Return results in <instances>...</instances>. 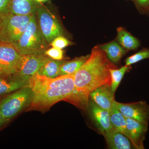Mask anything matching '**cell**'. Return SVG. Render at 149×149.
Masks as SVG:
<instances>
[{
  "label": "cell",
  "mask_w": 149,
  "mask_h": 149,
  "mask_svg": "<svg viewBox=\"0 0 149 149\" xmlns=\"http://www.w3.org/2000/svg\"><path fill=\"white\" fill-rule=\"evenodd\" d=\"M37 22L40 30L49 44L56 38L63 35V30L58 20L52 13L42 4L36 11Z\"/></svg>",
  "instance_id": "cell-6"
},
{
  "label": "cell",
  "mask_w": 149,
  "mask_h": 149,
  "mask_svg": "<svg viewBox=\"0 0 149 149\" xmlns=\"http://www.w3.org/2000/svg\"><path fill=\"white\" fill-rule=\"evenodd\" d=\"M87 108H88L91 118L102 135L106 132L113 130L109 112L98 106L91 100H89Z\"/></svg>",
  "instance_id": "cell-12"
},
{
  "label": "cell",
  "mask_w": 149,
  "mask_h": 149,
  "mask_svg": "<svg viewBox=\"0 0 149 149\" xmlns=\"http://www.w3.org/2000/svg\"><path fill=\"white\" fill-rule=\"evenodd\" d=\"M118 109L125 118H130L148 125L149 120V105L145 101L131 103H121L115 101Z\"/></svg>",
  "instance_id": "cell-8"
},
{
  "label": "cell",
  "mask_w": 149,
  "mask_h": 149,
  "mask_svg": "<svg viewBox=\"0 0 149 149\" xmlns=\"http://www.w3.org/2000/svg\"><path fill=\"white\" fill-rule=\"evenodd\" d=\"M149 58V48L141 50L135 54L128 57L125 60V65L130 66L145 59Z\"/></svg>",
  "instance_id": "cell-22"
},
{
  "label": "cell",
  "mask_w": 149,
  "mask_h": 149,
  "mask_svg": "<svg viewBox=\"0 0 149 149\" xmlns=\"http://www.w3.org/2000/svg\"><path fill=\"white\" fill-rule=\"evenodd\" d=\"M28 86L33 90L34 97L27 111H45L71 95L74 88V74L51 78L37 73L30 77Z\"/></svg>",
  "instance_id": "cell-2"
},
{
  "label": "cell",
  "mask_w": 149,
  "mask_h": 149,
  "mask_svg": "<svg viewBox=\"0 0 149 149\" xmlns=\"http://www.w3.org/2000/svg\"><path fill=\"white\" fill-rule=\"evenodd\" d=\"M34 92L31 87L26 86L21 88L0 101V111L6 122L32 103Z\"/></svg>",
  "instance_id": "cell-4"
},
{
  "label": "cell",
  "mask_w": 149,
  "mask_h": 149,
  "mask_svg": "<svg viewBox=\"0 0 149 149\" xmlns=\"http://www.w3.org/2000/svg\"><path fill=\"white\" fill-rule=\"evenodd\" d=\"M114 94L111 91V85L106 84L91 92L89 98L98 106L109 112L115 101Z\"/></svg>",
  "instance_id": "cell-13"
},
{
  "label": "cell",
  "mask_w": 149,
  "mask_h": 149,
  "mask_svg": "<svg viewBox=\"0 0 149 149\" xmlns=\"http://www.w3.org/2000/svg\"><path fill=\"white\" fill-rule=\"evenodd\" d=\"M103 135L110 149L134 148V147L130 140L122 133L112 130L106 132Z\"/></svg>",
  "instance_id": "cell-14"
},
{
  "label": "cell",
  "mask_w": 149,
  "mask_h": 149,
  "mask_svg": "<svg viewBox=\"0 0 149 149\" xmlns=\"http://www.w3.org/2000/svg\"><path fill=\"white\" fill-rule=\"evenodd\" d=\"M64 61L56 60L48 56L37 73L49 78H55L60 76V68Z\"/></svg>",
  "instance_id": "cell-18"
},
{
  "label": "cell",
  "mask_w": 149,
  "mask_h": 149,
  "mask_svg": "<svg viewBox=\"0 0 149 149\" xmlns=\"http://www.w3.org/2000/svg\"><path fill=\"white\" fill-rule=\"evenodd\" d=\"M48 56L42 55H22L20 56L16 73L31 77L37 73Z\"/></svg>",
  "instance_id": "cell-9"
},
{
  "label": "cell",
  "mask_w": 149,
  "mask_h": 149,
  "mask_svg": "<svg viewBox=\"0 0 149 149\" xmlns=\"http://www.w3.org/2000/svg\"><path fill=\"white\" fill-rule=\"evenodd\" d=\"M45 54L54 60L60 61L63 58V52L61 49L53 47L46 50Z\"/></svg>",
  "instance_id": "cell-24"
},
{
  "label": "cell",
  "mask_w": 149,
  "mask_h": 149,
  "mask_svg": "<svg viewBox=\"0 0 149 149\" xmlns=\"http://www.w3.org/2000/svg\"><path fill=\"white\" fill-rule=\"evenodd\" d=\"M6 121L3 117L2 115L1 114V111H0V127L2 125H3L4 124L6 123Z\"/></svg>",
  "instance_id": "cell-27"
},
{
  "label": "cell",
  "mask_w": 149,
  "mask_h": 149,
  "mask_svg": "<svg viewBox=\"0 0 149 149\" xmlns=\"http://www.w3.org/2000/svg\"><path fill=\"white\" fill-rule=\"evenodd\" d=\"M148 8V10L149 11V5L148 6V8Z\"/></svg>",
  "instance_id": "cell-29"
},
{
  "label": "cell",
  "mask_w": 149,
  "mask_h": 149,
  "mask_svg": "<svg viewBox=\"0 0 149 149\" xmlns=\"http://www.w3.org/2000/svg\"><path fill=\"white\" fill-rule=\"evenodd\" d=\"M130 66L125 65L119 69L113 68L110 69V72L111 80V91L113 93H115L117 90L118 87L119 86L124 74L130 69Z\"/></svg>",
  "instance_id": "cell-21"
},
{
  "label": "cell",
  "mask_w": 149,
  "mask_h": 149,
  "mask_svg": "<svg viewBox=\"0 0 149 149\" xmlns=\"http://www.w3.org/2000/svg\"><path fill=\"white\" fill-rule=\"evenodd\" d=\"M30 77L17 73L11 75L0 74V97L28 86Z\"/></svg>",
  "instance_id": "cell-10"
},
{
  "label": "cell",
  "mask_w": 149,
  "mask_h": 149,
  "mask_svg": "<svg viewBox=\"0 0 149 149\" xmlns=\"http://www.w3.org/2000/svg\"><path fill=\"white\" fill-rule=\"evenodd\" d=\"M11 0H0V15L10 13Z\"/></svg>",
  "instance_id": "cell-25"
},
{
  "label": "cell",
  "mask_w": 149,
  "mask_h": 149,
  "mask_svg": "<svg viewBox=\"0 0 149 149\" xmlns=\"http://www.w3.org/2000/svg\"><path fill=\"white\" fill-rule=\"evenodd\" d=\"M90 56H82L70 61H64L60 68V76L74 74L88 61Z\"/></svg>",
  "instance_id": "cell-20"
},
{
  "label": "cell",
  "mask_w": 149,
  "mask_h": 149,
  "mask_svg": "<svg viewBox=\"0 0 149 149\" xmlns=\"http://www.w3.org/2000/svg\"><path fill=\"white\" fill-rule=\"evenodd\" d=\"M117 68L99 46L92 49L88 61L74 74V88L65 100L81 109L88 107L90 94L102 85H111L110 70Z\"/></svg>",
  "instance_id": "cell-1"
},
{
  "label": "cell",
  "mask_w": 149,
  "mask_h": 149,
  "mask_svg": "<svg viewBox=\"0 0 149 149\" xmlns=\"http://www.w3.org/2000/svg\"><path fill=\"white\" fill-rule=\"evenodd\" d=\"M70 45V42L63 36L56 37L50 44L53 47L61 49Z\"/></svg>",
  "instance_id": "cell-23"
},
{
  "label": "cell",
  "mask_w": 149,
  "mask_h": 149,
  "mask_svg": "<svg viewBox=\"0 0 149 149\" xmlns=\"http://www.w3.org/2000/svg\"><path fill=\"white\" fill-rule=\"evenodd\" d=\"M137 3L142 7L148 8L149 5V0H136Z\"/></svg>",
  "instance_id": "cell-26"
},
{
  "label": "cell",
  "mask_w": 149,
  "mask_h": 149,
  "mask_svg": "<svg viewBox=\"0 0 149 149\" xmlns=\"http://www.w3.org/2000/svg\"><path fill=\"white\" fill-rule=\"evenodd\" d=\"M126 118L127 137L134 148L144 149V141L148 131V125L130 118Z\"/></svg>",
  "instance_id": "cell-11"
},
{
  "label": "cell",
  "mask_w": 149,
  "mask_h": 149,
  "mask_svg": "<svg viewBox=\"0 0 149 149\" xmlns=\"http://www.w3.org/2000/svg\"><path fill=\"white\" fill-rule=\"evenodd\" d=\"M99 46L106 54L110 61L114 64L119 62L126 52V49L116 41H112Z\"/></svg>",
  "instance_id": "cell-16"
},
{
  "label": "cell",
  "mask_w": 149,
  "mask_h": 149,
  "mask_svg": "<svg viewBox=\"0 0 149 149\" xmlns=\"http://www.w3.org/2000/svg\"><path fill=\"white\" fill-rule=\"evenodd\" d=\"M115 101L109 112L113 129L127 137L126 118L116 106Z\"/></svg>",
  "instance_id": "cell-19"
},
{
  "label": "cell",
  "mask_w": 149,
  "mask_h": 149,
  "mask_svg": "<svg viewBox=\"0 0 149 149\" xmlns=\"http://www.w3.org/2000/svg\"><path fill=\"white\" fill-rule=\"evenodd\" d=\"M39 5L35 0H11L10 13L19 15H31L36 13Z\"/></svg>",
  "instance_id": "cell-15"
},
{
  "label": "cell",
  "mask_w": 149,
  "mask_h": 149,
  "mask_svg": "<svg viewBox=\"0 0 149 149\" xmlns=\"http://www.w3.org/2000/svg\"><path fill=\"white\" fill-rule=\"evenodd\" d=\"M48 0H35V2L38 4H42V3L45 2Z\"/></svg>",
  "instance_id": "cell-28"
},
{
  "label": "cell",
  "mask_w": 149,
  "mask_h": 149,
  "mask_svg": "<svg viewBox=\"0 0 149 149\" xmlns=\"http://www.w3.org/2000/svg\"><path fill=\"white\" fill-rule=\"evenodd\" d=\"M20 55H42L49 43L43 36L37 22L36 13L31 15L27 28L18 40L12 44Z\"/></svg>",
  "instance_id": "cell-3"
},
{
  "label": "cell",
  "mask_w": 149,
  "mask_h": 149,
  "mask_svg": "<svg viewBox=\"0 0 149 149\" xmlns=\"http://www.w3.org/2000/svg\"><path fill=\"white\" fill-rule=\"evenodd\" d=\"M21 55L11 44L0 42V74L16 73Z\"/></svg>",
  "instance_id": "cell-7"
},
{
  "label": "cell",
  "mask_w": 149,
  "mask_h": 149,
  "mask_svg": "<svg viewBox=\"0 0 149 149\" xmlns=\"http://www.w3.org/2000/svg\"><path fill=\"white\" fill-rule=\"evenodd\" d=\"M31 15L11 13L0 15V42L11 44L16 42L27 28Z\"/></svg>",
  "instance_id": "cell-5"
},
{
  "label": "cell",
  "mask_w": 149,
  "mask_h": 149,
  "mask_svg": "<svg viewBox=\"0 0 149 149\" xmlns=\"http://www.w3.org/2000/svg\"><path fill=\"white\" fill-rule=\"evenodd\" d=\"M118 42L127 50H135L140 46L139 40L122 27L117 29Z\"/></svg>",
  "instance_id": "cell-17"
}]
</instances>
